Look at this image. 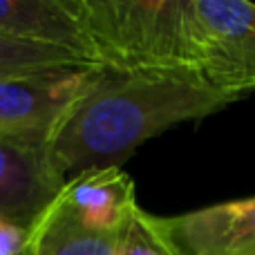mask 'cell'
Listing matches in <instances>:
<instances>
[{
	"label": "cell",
	"instance_id": "1",
	"mask_svg": "<svg viewBox=\"0 0 255 255\" xmlns=\"http://www.w3.org/2000/svg\"><path fill=\"white\" fill-rule=\"evenodd\" d=\"M240 99L193 70L97 67L47 139L49 161L65 184L83 172L121 168L148 139L222 112Z\"/></svg>",
	"mask_w": 255,
	"mask_h": 255
},
{
	"label": "cell",
	"instance_id": "2",
	"mask_svg": "<svg viewBox=\"0 0 255 255\" xmlns=\"http://www.w3.org/2000/svg\"><path fill=\"white\" fill-rule=\"evenodd\" d=\"M136 208L134 181L121 168L83 172L31 224L22 255H121Z\"/></svg>",
	"mask_w": 255,
	"mask_h": 255
},
{
	"label": "cell",
	"instance_id": "3",
	"mask_svg": "<svg viewBox=\"0 0 255 255\" xmlns=\"http://www.w3.org/2000/svg\"><path fill=\"white\" fill-rule=\"evenodd\" d=\"M90 54L103 70H190L184 0H81Z\"/></svg>",
	"mask_w": 255,
	"mask_h": 255
},
{
	"label": "cell",
	"instance_id": "4",
	"mask_svg": "<svg viewBox=\"0 0 255 255\" xmlns=\"http://www.w3.org/2000/svg\"><path fill=\"white\" fill-rule=\"evenodd\" d=\"M188 67L224 92H255V4L184 0Z\"/></svg>",
	"mask_w": 255,
	"mask_h": 255
},
{
	"label": "cell",
	"instance_id": "5",
	"mask_svg": "<svg viewBox=\"0 0 255 255\" xmlns=\"http://www.w3.org/2000/svg\"><path fill=\"white\" fill-rule=\"evenodd\" d=\"M97 67L0 74V136L47 143Z\"/></svg>",
	"mask_w": 255,
	"mask_h": 255
},
{
	"label": "cell",
	"instance_id": "6",
	"mask_svg": "<svg viewBox=\"0 0 255 255\" xmlns=\"http://www.w3.org/2000/svg\"><path fill=\"white\" fill-rule=\"evenodd\" d=\"M154 222L177 255H255V195Z\"/></svg>",
	"mask_w": 255,
	"mask_h": 255
},
{
	"label": "cell",
	"instance_id": "7",
	"mask_svg": "<svg viewBox=\"0 0 255 255\" xmlns=\"http://www.w3.org/2000/svg\"><path fill=\"white\" fill-rule=\"evenodd\" d=\"M63 186L47 143L0 136V217L29 231Z\"/></svg>",
	"mask_w": 255,
	"mask_h": 255
},
{
	"label": "cell",
	"instance_id": "8",
	"mask_svg": "<svg viewBox=\"0 0 255 255\" xmlns=\"http://www.w3.org/2000/svg\"><path fill=\"white\" fill-rule=\"evenodd\" d=\"M0 36L63 49L94 65L81 18V0H0Z\"/></svg>",
	"mask_w": 255,
	"mask_h": 255
},
{
	"label": "cell",
	"instance_id": "9",
	"mask_svg": "<svg viewBox=\"0 0 255 255\" xmlns=\"http://www.w3.org/2000/svg\"><path fill=\"white\" fill-rule=\"evenodd\" d=\"M74 67L94 65L70 52H63V49L25 45L0 36V74H27V72L74 70Z\"/></svg>",
	"mask_w": 255,
	"mask_h": 255
},
{
	"label": "cell",
	"instance_id": "10",
	"mask_svg": "<svg viewBox=\"0 0 255 255\" xmlns=\"http://www.w3.org/2000/svg\"><path fill=\"white\" fill-rule=\"evenodd\" d=\"M121 255H177L166 242L161 231L157 229L154 215L143 208H136L126 233L124 251Z\"/></svg>",
	"mask_w": 255,
	"mask_h": 255
},
{
	"label": "cell",
	"instance_id": "11",
	"mask_svg": "<svg viewBox=\"0 0 255 255\" xmlns=\"http://www.w3.org/2000/svg\"><path fill=\"white\" fill-rule=\"evenodd\" d=\"M27 242V229L0 217V255H22Z\"/></svg>",
	"mask_w": 255,
	"mask_h": 255
}]
</instances>
